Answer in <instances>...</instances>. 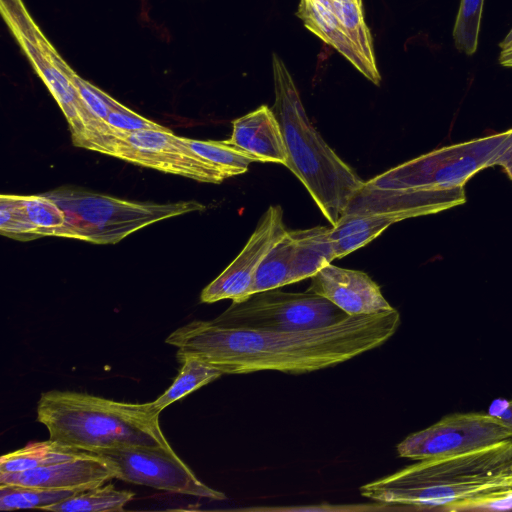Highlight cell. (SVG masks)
Listing matches in <instances>:
<instances>
[{
    "instance_id": "1",
    "label": "cell",
    "mask_w": 512,
    "mask_h": 512,
    "mask_svg": "<svg viewBox=\"0 0 512 512\" xmlns=\"http://www.w3.org/2000/svg\"><path fill=\"white\" fill-rule=\"evenodd\" d=\"M400 323L395 308L348 315L327 326L294 331L253 330L194 320L177 328L165 341L177 348L178 360L193 356L222 374H303L336 366L382 346Z\"/></svg>"
},
{
    "instance_id": "2",
    "label": "cell",
    "mask_w": 512,
    "mask_h": 512,
    "mask_svg": "<svg viewBox=\"0 0 512 512\" xmlns=\"http://www.w3.org/2000/svg\"><path fill=\"white\" fill-rule=\"evenodd\" d=\"M512 439L479 450L420 460L360 487L368 499L414 509H442L475 494L510 488Z\"/></svg>"
},
{
    "instance_id": "3",
    "label": "cell",
    "mask_w": 512,
    "mask_h": 512,
    "mask_svg": "<svg viewBox=\"0 0 512 512\" xmlns=\"http://www.w3.org/2000/svg\"><path fill=\"white\" fill-rule=\"evenodd\" d=\"M152 402L128 403L82 392H43L37 421L49 439L96 453L122 446L171 449Z\"/></svg>"
},
{
    "instance_id": "4",
    "label": "cell",
    "mask_w": 512,
    "mask_h": 512,
    "mask_svg": "<svg viewBox=\"0 0 512 512\" xmlns=\"http://www.w3.org/2000/svg\"><path fill=\"white\" fill-rule=\"evenodd\" d=\"M273 75L275 101L271 109L284 137L286 167L302 182L326 220L335 226L365 181L312 126L297 87L277 55L273 56Z\"/></svg>"
},
{
    "instance_id": "5",
    "label": "cell",
    "mask_w": 512,
    "mask_h": 512,
    "mask_svg": "<svg viewBox=\"0 0 512 512\" xmlns=\"http://www.w3.org/2000/svg\"><path fill=\"white\" fill-rule=\"evenodd\" d=\"M65 215L59 237L95 244H116L150 224L205 210L200 202H135L91 191L58 188L44 193Z\"/></svg>"
},
{
    "instance_id": "6",
    "label": "cell",
    "mask_w": 512,
    "mask_h": 512,
    "mask_svg": "<svg viewBox=\"0 0 512 512\" xmlns=\"http://www.w3.org/2000/svg\"><path fill=\"white\" fill-rule=\"evenodd\" d=\"M511 144L512 129L440 148L391 168L363 186L382 190L464 187L474 174L496 165Z\"/></svg>"
},
{
    "instance_id": "7",
    "label": "cell",
    "mask_w": 512,
    "mask_h": 512,
    "mask_svg": "<svg viewBox=\"0 0 512 512\" xmlns=\"http://www.w3.org/2000/svg\"><path fill=\"white\" fill-rule=\"evenodd\" d=\"M72 143L76 147L199 182L218 184L227 179L215 165L193 152L169 129L127 132L114 129L105 122Z\"/></svg>"
},
{
    "instance_id": "8",
    "label": "cell",
    "mask_w": 512,
    "mask_h": 512,
    "mask_svg": "<svg viewBox=\"0 0 512 512\" xmlns=\"http://www.w3.org/2000/svg\"><path fill=\"white\" fill-rule=\"evenodd\" d=\"M0 10L12 35L61 108L72 141L102 125L104 121L96 119L84 105L72 80L74 70L44 36L23 1L0 0Z\"/></svg>"
},
{
    "instance_id": "9",
    "label": "cell",
    "mask_w": 512,
    "mask_h": 512,
    "mask_svg": "<svg viewBox=\"0 0 512 512\" xmlns=\"http://www.w3.org/2000/svg\"><path fill=\"white\" fill-rule=\"evenodd\" d=\"M346 316L348 314L317 294L284 292L277 288L232 302L212 321L235 328L294 331L327 326Z\"/></svg>"
},
{
    "instance_id": "10",
    "label": "cell",
    "mask_w": 512,
    "mask_h": 512,
    "mask_svg": "<svg viewBox=\"0 0 512 512\" xmlns=\"http://www.w3.org/2000/svg\"><path fill=\"white\" fill-rule=\"evenodd\" d=\"M509 439L512 431L496 415L455 413L408 435L396 448L400 457L420 461L463 454Z\"/></svg>"
},
{
    "instance_id": "11",
    "label": "cell",
    "mask_w": 512,
    "mask_h": 512,
    "mask_svg": "<svg viewBox=\"0 0 512 512\" xmlns=\"http://www.w3.org/2000/svg\"><path fill=\"white\" fill-rule=\"evenodd\" d=\"M95 454L114 466L120 480L211 500L226 498L224 493L201 482L172 448L122 446Z\"/></svg>"
},
{
    "instance_id": "12",
    "label": "cell",
    "mask_w": 512,
    "mask_h": 512,
    "mask_svg": "<svg viewBox=\"0 0 512 512\" xmlns=\"http://www.w3.org/2000/svg\"><path fill=\"white\" fill-rule=\"evenodd\" d=\"M286 233L281 206H269L239 255L202 290L201 302H239L249 297L257 269Z\"/></svg>"
},
{
    "instance_id": "13",
    "label": "cell",
    "mask_w": 512,
    "mask_h": 512,
    "mask_svg": "<svg viewBox=\"0 0 512 512\" xmlns=\"http://www.w3.org/2000/svg\"><path fill=\"white\" fill-rule=\"evenodd\" d=\"M306 290L317 294L348 315L372 314L393 309L368 274L327 264L311 278Z\"/></svg>"
},
{
    "instance_id": "14",
    "label": "cell",
    "mask_w": 512,
    "mask_h": 512,
    "mask_svg": "<svg viewBox=\"0 0 512 512\" xmlns=\"http://www.w3.org/2000/svg\"><path fill=\"white\" fill-rule=\"evenodd\" d=\"M464 187L382 190L362 186L344 214L401 212L409 218L438 213L465 203Z\"/></svg>"
},
{
    "instance_id": "15",
    "label": "cell",
    "mask_w": 512,
    "mask_h": 512,
    "mask_svg": "<svg viewBox=\"0 0 512 512\" xmlns=\"http://www.w3.org/2000/svg\"><path fill=\"white\" fill-rule=\"evenodd\" d=\"M116 478V469L104 457L85 455L50 466L17 473H0V484L21 485L54 490L83 491Z\"/></svg>"
},
{
    "instance_id": "16",
    "label": "cell",
    "mask_w": 512,
    "mask_h": 512,
    "mask_svg": "<svg viewBox=\"0 0 512 512\" xmlns=\"http://www.w3.org/2000/svg\"><path fill=\"white\" fill-rule=\"evenodd\" d=\"M231 137L226 141L253 156L257 162L286 166L288 153L280 124L266 105L235 119Z\"/></svg>"
},
{
    "instance_id": "17",
    "label": "cell",
    "mask_w": 512,
    "mask_h": 512,
    "mask_svg": "<svg viewBox=\"0 0 512 512\" xmlns=\"http://www.w3.org/2000/svg\"><path fill=\"white\" fill-rule=\"evenodd\" d=\"M298 16L310 31L338 50L366 78L376 85L380 84L381 77L376 62L367 58L347 35L329 0H300Z\"/></svg>"
},
{
    "instance_id": "18",
    "label": "cell",
    "mask_w": 512,
    "mask_h": 512,
    "mask_svg": "<svg viewBox=\"0 0 512 512\" xmlns=\"http://www.w3.org/2000/svg\"><path fill=\"white\" fill-rule=\"evenodd\" d=\"M408 218L401 212L343 214L337 224L330 227L336 259L367 245L392 224Z\"/></svg>"
},
{
    "instance_id": "19",
    "label": "cell",
    "mask_w": 512,
    "mask_h": 512,
    "mask_svg": "<svg viewBox=\"0 0 512 512\" xmlns=\"http://www.w3.org/2000/svg\"><path fill=\"white\" fill-rule=\"evenodd\" d=\"M294 240L293 283L311 278L335 257L330 227L316 226L289 231Z\"/></svg>"
},
{
    "instance_id": "20",
    "label": "cell",
    "mask_w": 512,
    "mask_h": 512,
    "mask_svg": "<svg viewBox=\"0 0 512 512\" xmlns=\"http://www.w3.org/2000/svg\"><path fill=\"white\" fill-rule=\"evenodd\" d=\"M88 452L51 439L32 442L23 448L2 455L0 473H17L42 468L81 457Z\"/></svg>"
},
{
    "instance_id": "21",
    "label": "cell",
    "mask_w": 512,
    "mask_h": 512,
    "mask_svg": "<svg viewBox=\"0 0 512 512\" xmlns=\"http://www.w3.org/2000/svg\"><path fill=\"white\" fill-rule=\"evenodd\" d=\"M294 252V240L287 231L257 269L250 295L293 284Z\"/></svg>"
},
{
    "instance_id": "22",
    "label": "cell",
    "mask_w": 512,
    "mask_h": 512,
    "mask_svg": "<svg viewBox=\"0 0 512 512\" xmlns=\"http://www.w3.org/2000/svg\"><path fill=\"white\" fill-rule=\"evenodd\" d=\"M178 361L182 364L178 376L171 386L152 402L158 412L223 375L216 368L193 356H186Z\"/></svg>"
},
{
    "instance_id": "23",
    "label": "cell",
    "mask_w": 512,
    "mask_h": 512,
    "mask_svg": "<svg viewBox=\"0 0 512 512\" xmlns=\"http://www.w3.org/2000/svg\"><path fill=\"white\" fill-rule=\"evenodd\" d=\"M129 490H117L113 484L100 485L80 491L66 500L47 508L55 512H104L123 511L134 498Z\"/></svg>"
},
{
    "instance_id": "24",
    "label": "cell",
    "mask_w": 512,
    "mask_h": 512,
    "mask_svg": "<svg viewBox=\"0 0 512 512\" xmlns=\"http://www.w3.org/2000/svg\"><path fill=\"white\" fill-rule=\"evenodd\" d=\"M181 140L197 155L215 165L226 178L245 173L252 162H257L253 156L226 140H196L185 137H181Z\"/></svg>"
},
{
    "instance_id": "25",
    "label": "cell",
    "mask_w": 512,
    "mask_h": 512,
    "mask_svg": "<svg viewBox=\"0 0 512 512\" xmlns=\"http://www.w3.org/2000/svg\"><path fill=\"white\" fill-rule=\"evenodd\" d=\"M25 221L31 225L35 237H59L65 225V215L46 195H13Z\"/></svg>"
},
{
    "instance_id": "26",
    "label": "cell",
    "mask_w": 512,
    "mask_h": 512,
    "mask_svg": "<svg viewBox=\"0 0 512 512\" xmlns=\"http://www.w3.org/2000/svg\"><path fill=\"white\" fill-rule=\"evenodd\" d=\"M78 490H54L12 484H0V510L38 508L52 505L75 495Z\"/></svg>"
},
{
    "instance_id": "27",
    "label": "cell",
    "mask_w": 512,
    "mask_h": 512,
    "mask_svg": "<svg viewBox=\"0 0 512 512\" xmlns=\"http://www.w3.org/2000/svg\"><path fill=\"white\" fill-rule=\"evenodd\" d=\"M341 26L371 61L375 62L370 31L365 24L361 0H329Z\"/></svg>"
},
{
    "instance_id": "28",
    "label": "cell",
    "mask_w": 512,
    "mask_h": 512,
    "mask_svg": "<svg viewBox=\"0 0 512 512\" xmlns=\"http://www.w3.org/2000/svg\"><path fill=\"white\" fill-rule=\"evenodd\" d=\"M483 4L484 0L460 2L453 38L456 48L466 55H472L477 50Z\"/></svg>"
},
{
    "instance_id": "29",
    "label": "cell",
    "mask_w": 512,
    "mask_h": 512,
    "mask_svg": "<svg viewBox=\"0 0 512 512\" xmlns=\"http://www.w3.org/2000/svg\"><path fill=\"white\" fill-rule=\"evenodd\" d=\"M512 509V488L484 491L451 503L444 511H505Z\"/></svg>"
},
{
    "instance_id": "30",
    "label": "cell",
    "mask_w": 512,
    "mask_h": 512,
    "mask_svg": "<svg viewBox=\"0 0 512 512\" xmlns=\"http://www.w3.org/2000/svg\"><path fill=\"white\" fill-rule=\"evenodd\" d=\"M72 80L84 105L96 119L105 122L108 113L121 105L106 92L81 78L75 71L72 73Z\"/></svg>"
},
{
    "instance_id": "31",
    "label": "cell",
    "mask_w": 512,
    "mask_h": 512,
    "mask_svg": "<svg viewBox=\"0 0 512 512\" xmlns=\"http://www.w3.org/2000/svg\"><path fill=\"white\" fill-rule=\"evenodd\" d=\"M112 128L127 132L140 130H167L168 128L153 122L129 109L121 104L119 107L112 109L105 120Z\"/></svg>"
},
{
    "instance_id": "32",
    "label": "cell",
    "mask_w": 512,
    "mask_h": 512,
    "mask_svg": "<svg viewBox=\"0 0 512 512\" xmlns=\"http://www.w3.org/2000/svg\"><path fill=\"white\" fill-rule=\"evenodd\" d=\"M496 165L502 166L512 180V144L497 159Z\"/></svg>"
},
{
    "instance_id": "33",
    "label": "cell",
    "mask_w": 512,
    "mask_h": 512,
    "mask_svg": "<svg viewBox=\"0 0 512 512\" xmlns=\"http://www.w3.org/2000/svg\"><path fill=\"white\" fill-rule=\"evenodd\" d=\"M502 423L512 431V400H510L500 414H496Z\"/></svg>"
},
{
    "instance_id": "34",
    "label": "cell",
    "mask_w": 512,
    "mask_h": 512,
    "mask_svg": "<svg viewBox=\"0 0 512 512\" xmlns=\"http://www.w3.org/2000/svg\"><path fill=\"white\" fill-rule=\"evenodd\" d=\"M499 62L505 67H512V47L501 50Z\"/></svg>"
},
{
    "instance_id": "35",
    "label": "cell",
    "mask_w": 512,
    "mask_h": 512,
    "mask_svg": "<svg viewBox=\"0 0 512 512\" xmlns=\"http://www.w3.org/2000/svg\"><path fill=\"white\" fill-rule=\"evenodd\" d=\"M512 47V29L508 32V34L504 37V39L500 43L501 50Z\"/></svg>"
},
{
    "instance_id": "36",
    "label": "cell",
    "mask_w": 512,
    "mask_h": 512,
    "mask_svg": "<svg viewBox=\"0 0 512 512\" xmlns=\"http://www.w3.org/2000/svg\"><path fill=\"white\" fill-rule=\"evenodd\" d=\"M506 472L510 481V486L512 488V461L506 466Z\"/></svg>"
}]
</instances>
